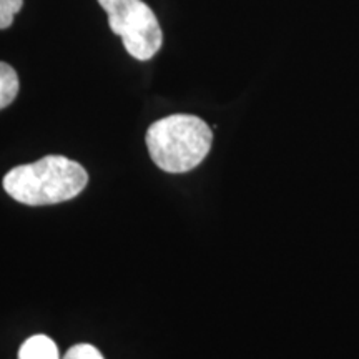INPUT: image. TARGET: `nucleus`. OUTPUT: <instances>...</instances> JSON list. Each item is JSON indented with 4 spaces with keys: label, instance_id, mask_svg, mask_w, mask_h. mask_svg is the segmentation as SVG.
<instances>
[{
    "label": "nucleus",
    "instance_id": "f257e3e1",
    "mask_svg": "<svg viewBox=\"0 0 359 359\" xmlns=\"http://www.w3.org/2000/svg\"><path fill=\"white\" fill-rule=\"evenodd\" d=\"M87 183L88 173L82 165L67 156L48 155L12 168L4 177V190L19 203L43 206L75 198Z\"/></svg>",
    "mask_w": 359,
    "mask_h": 359
},
{
    "label": "nucleus",
    "instance_id": "f03ea898",
    "mask_svg": "<svg viewBox=\"0 0 359 359\" xmlns=\"http://www.w3.org/2000/svg\"><path fill=\"white\" fill-rule=\"evenodd\" d=\"M145 142L156 167L168 173H187L210 154L213 133L200 116L177 114L151 123Z\"/></svg>",
    "mask_w": 359,
    "mask_h": 359
},
{
    "label": "nucleus",
    "instance_id": "7ed1b4c3",
    "mask_svg": "<svg viewBox=\"0 0 359 359\" xmlns=\"http://www.w3.org/2000/svg\"><path fill=\"white\" fill-rule=\"evenodd\" d=\"M109 15L110 30L122 39L125 50L137 60L154 58L163 43L160 22L142 0H98Z\"/></svg>",
    "mask_w": 359,
    "mask_h": 359
},
{
    "label": "nucleus",
    "instance_id": "20e7f679",
    "mask_svg": "<svg viewBox=\"0 0 359 359\" xmlns=\"http://www.w3.org/2000/svg\"><path fill=\"white\" fill-rule=\"evenodd\" d=\"M19 359H60V354L48 336L35 334L20 346Z\"/></svg>",
    "mask_w": 359,
    "mask_h": 359
},
{
    "label": "nucleus",
    "instance_id": "39448f33",
    "mask_svg": "<svg viewBox=\"0 0 359 359\" xmlns=\"http://www.w3.org/2000/svg\"><path fill=\"white\" fill-rule=\"evenodd\" d=\"M19 88L20 82L17 72L13 70L12 65L0 62V110H4L15 100L19 95Z\"/></svg>",
    "mask_w": 359,
    "mask_h": 359
},
{
    "label": "nucleus",
    "instance_id": "423d86ee",
    "mask_svg": "<svg viewBox=\"0 0 359 359\" xmlns=\"http://www.w3.org/2000/svg\"><path fill=\"white\" fill-rule=\"evenodd\" d=\"M22 7L24 0H0V30H6L13 24V19Z\"/></svg>",
    "mask_w": 359,
    "mask_h": 359
},
{
    "label": "nucleus",
    "instance_id": "0eeeda50",
    "mask_svg": "<svg viewBox=\"0 0 359 359\" xmlns=\"http://www.w3.org/2000/svg\"><path fill=\"white\" fill-rule=\"evenodd\" d=\"M62 359H103V356L92 344H75Z\"/></svg>",
    "mask_w": 359,
    "mask_h": 359
}]
</instances>
